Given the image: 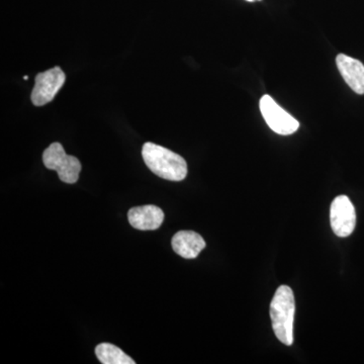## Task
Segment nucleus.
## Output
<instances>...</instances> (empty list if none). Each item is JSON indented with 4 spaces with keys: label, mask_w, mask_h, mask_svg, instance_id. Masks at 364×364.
Wrapping results in <instances>:
<instances>
[{
    "label": "nucleus",
    "mask_w": 364,
    "mask_h": 364,
    "mask_svg": "<svg viewBox=\"0 0 364 364\" xmlns=\"http://www.w3.org/2000/svg\"><path fill=\"white\" fill-rule=\"evenodd\" d=\"M144 161L157 176L170 181H181L188 176L186 160L167 148L153 143L144 144Z\"/></svg>",
    "instance_id": "obj_1"
},
{
    "label": "nucleus",
    "mask_w": 364,
    "mask_h": 364,
    "mask_svg": "<svg viewBox=\"0 0 364 364\" xmlns=\"http://www.w3.org/2000/svg\"><path fill=\"white\" fill-rule=\"evenodd\" d=\"M294 314L296 301L293 291L287 286L279 287L270 304V318L275 336L287 346L294 343Z\"/></svg>",
    "instance_id": "obj_2"
},
{
    "label": "nucleus",
    "mask_w": 364,
    "mask_h": 364,
    "mask_svg": "<svg viewBox=\"0 0 364 364\" xmlns=\"http://www.w3.org/2000/svg\"><path fill=\"white\" fill-rule=\"evenodd\" d=\"M43 162L48 169L58 172L61 181L69 184L77 182L81 171L80 161L76 157L67 155L61 144H51L44 151Z\"/></svg>",
    "instance_id": "obj_3"
},
{
    "label": "nucleus",
    "mask_w": 364,
    "mask_h": 364,
    "mask_svg": "<svg viewBox=\"0 0 364 364\" xmlns=\"http://www.w3.org/2000/svg\"><path fill=\"white\" fill-rule=\"evenodd\" d=\"M259 107L263 119L275 133L287 136L298 131L299 122L277 105L269 95H263L261 97Z\"/></svg>",
    "instance_id": "obj_4"
},
{
    "label": "nucleus",
    "mask_w": 364,
    "mask_h": 364,
    "mask_svg": "<svg viewBox=\"0 0 364 364\" xmlns=\"http://www.w3.org/2000/svg\"><path fill=\"white\" fill-rule=\"evenodd\" d=\"M31 100L36 107H43L54 100L66 80V75L60 67H53L36 76Z\"/></svg>",
    "instance_id": "obj_5"
},
{
    "label": "nucleus",
    "mask_w": 364,
    "mask_h": 364,
    "mask_svg": "<svg viewBox=\"0 0 364 364\" xmlns=\"http://www.w3.org/2000/svg\"><path fill=\"white\" fill-rule=\"evenodd\" d=\"M330 221L333 232L340 238H346L353 233L356 225L355 208L348 196L334 198L330 210Z\"/></svg>",
    "instance_id": "obj_6"
},
{
    "label": "nucleus",
    "mask_w": 364,
    "mask_h": 364,
    "mask_svg": "<svg viewBox=\"0 0 364 364\" xmlns=\"http://www.w3.org/2000/svg\"><path fill=\"white\" fill-rule=\"evenodd\" d=\"M337 68L345 82L358 95H364V65L358 59L345 54L336 57Z\"/></svg>",
    "instance_id": "obj_7"
},
{
    "label": "nucleus",
    "mask_w": 364,
    "mask_h": 364,
    "mask_svg": "<svg viewBox=\"0 0 364 364\" xmlns=\"http://www.w3.org/2000/svg\"><path fill=\"white\" fill-rule=\"evenodd\" d=\"M131 226L141 231H153L161 226L164 213L156 205H148L131 208L128 213Z\"/></svg>",
    "instance_id": "obj_8"
},
{
    "label": "nucleus",
    "mask_w": 364,
    "mask_h": 364,
    "mask_svg": "<svg viewBox=\"0 0 364 364\" xmlns=\"http://www.w3.org/2000/svg\"><path fill=\"white\" fill-rule=\"evenodd\" d=\"M172 248L181 257L193 259L205 248V242L196 232L179 231L172 238Z\"/></svg>",
    "instance_id": "obj_9"
},
{
    "label": "nucleus",
    "mask_w": 364,
    "mask_h": 364,
    "mask_svg": "<svg viewBox=\"0 0 364 364\" xmlns=\"http://www.w3.org/2000/svg\"><path fill=\"white\" fill-rule=\"evenodd\" d=\"M98 360L102 364H135V360L127 355L119 347L111 343L98 344L95 348Z\"/></svg>",
    "instance_id": "obj_10"
},
{
    "label": "nucleus",
    "mask_w": 364,
    "mask_h": 364,
    "mask_svg": "<svg viewBox=\"0 0 364 364\" xmlns=\"http://www.w3.org/2000/svg\"><path fill=\"white\" fill-rule=\"evenodd\" d=\"M246 1L255 2V1H260V0H246Z\"/></svg>",
    "instance_id": "obj_11"
}]
</instances>
